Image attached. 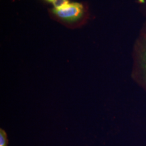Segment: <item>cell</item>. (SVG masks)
<instances>
[{"instance_id":"1","label":"cell","mask_w":146,"mask_h":146,"mask_svg":"<svg viewBox=\"0 0 146 146\" xmlns=\"http://www.w3.org/2000/svg\"><path fill=\"white\" fill-rule=\"evenodd\" d=\"M52 13L64 21L75 22L83 16L84 8L81 3L72 2L60 8H53Z\"/></svg>"},{"instance_id":"2","label":"cell","mask_w":146,"mask_h":146,"mask_svg":"<svg viewBox=\"0 0 146 146\" xmlns=\"http://www.w3.org/2000/svg\"><path fill=\"white\" fill-rule=\"evenodd\" d=\"M139 61L146 80V43H144L139 50Z\"/></svg>"},{"instance_id":"3","label":"cell","mask_w":146,"mask_h":146,"mask_svg":"<svg viewBox=\"0 0 146 146\" xmlns=\"http://www.w3.org/2000/svg\"><path fill=\"white\" fill-rule=\"evenodd\" d=\"M47 3H50L53 5L54 8L58 9L64 6L69 3L68 0H45Z\"/></svg>"},{"instance_id":"4","label":"cell","mask_w":146,"mask_h":146,"mask_svg":"<svg viewBox=\"0 0 146 146\" xmlns=\"http://www.w3.org/2000/svg\"><path fill=\"white\" fill-rule=\"evenodd\" d=\"M7 139L5 137V134L3 131H1L0 134V146H7Z\"/></svg>"}]
</instances>
